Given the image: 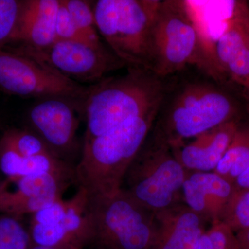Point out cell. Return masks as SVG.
<instances>
[{
	"instance_id": "5bb4252c",
	"label": "cell",
	"mask_w": 249,
	"mask_h": 249,
	"mask_svg": "<svg viewBox=\"0 0 249 249\" xmlns=\"http://www.w3.org/2000/svg\"><path fill=\"white\" fill-rule=\"evenodd\" d=\"M205 222L183 202L155 213L152 249H196Z\"/></svg>"
},
{
	"instance_id": "ba28073f",
	"label": "cell",
	"mask_w": 249,
	"mask_h": 249,
	"mask_svg": "<svg viewBox=\"0 0 249 249\" xmlns=\"http://www.w3.org/2000/svg\"><path fill=\"white\" fill-rule=\"evenodd\" d=\"M33 244L58 249H83L94 240L88 192L78 187L71 199H59L32 214Z\"/></svg>"
},
{
	"instance_id": "3957f363",
	"label": "cell",
	"mask_w": 249,
	"mask_h": 249,
	"mask_svg": "<svg viewBox=\"0 0 249 249\" xmlns=\"http://www.w3.org/2000/svg\"><path fill=\"white\" fill-rule=\"evenodd\" d=\"M165 79L150 70L128 67L124 76L91 85L83 105L84 142L160 109L168 88Z\"/></svg>"
},
{
	"instance_id": "f1b7e54d",
	"label": "cell",
	"mask_w": 249,
	"mask_h": 249,
	"mask_svg": "<svg viewBox=\"0 0 249 249\" xmlns=\"http://www.w3.org/2000/svg\"><path fill=\"white\" fill-rule=\"evenodd\" d=\"M29 249H58L53 248V247H45V246H41L35 245V244L31 243L30 247Z\"/></svg>"
},
{
	"instance_id": "d4e9b609",
	"label": "cell",
	"mask_w": 249,
	"mask_h": 249,
	"mask_svg": "<svg viewBox=\"0 0 249 249\" xmlns=\"http://www.w3.org/2000/svg\"><path fill=\"white\" fill-rule=\"evenodd\" d=\"M206 231L213 249H239L235 232L226 223L219 220L212 223Z\"/></svg>"
},
{
	"instance_id": "8992f818",
	"label": "cell",
	"mask_w": 249,
	"mask_h": 249,
	"mask_svg": "<svg viewBox=\"0 0 249 249\" xmlns=\"http://www.w3.org/2000/svg\"><path fill=\"white\" fill-rule=\"evenodd\" d=\"M187 171L169 147L149 134L127 170L121 190L156 213L183 202Z\"/></svg>"
},
{
	"instance_id": "9a60e30c",
	"label": "cell",
	"mask_w": 249,
	"mask_h": 249,
	"mask_svg": "<svg viewBox=\"0 0 249 249\" xmlns=\"http://www.w3.org/2000/svg\"><path fill=\"white\" fill-rule=\"evenodd\" d=\"M240 126L239 120L229 121L172 151L187 172H214Z\"/></svg>"
},
{
	"instance_id": "7402d4cb",
	"label": "cell",
	"mask_w": 249,
	"mask_h": 249,
	"mask_svg": "<svg viewBox=\"0 0 249 249\" xmlns=\"http://www.w3.org/2000/svg\"><path fill=\"white\" fill-rule=\"evenodd\" d=\"M3 137L22 157H31L53 154L45 142L33 131L10 129L5 132Z\"/></svg>"
},
{
	"instance_id": "52a82bcc",
	"label": "cell",
	"mask_w": 249,
	"mask_h": 249,
	"mask_svg": "<svg viewBox=\"0 0 249 249\" xmlns=\"http://www.w3.org/2000/svg\"><path fill=\"white\" fill-rule=\"evenodd\" d=\"M94 240L101 249H152L154 215L127 193L89 198Z\"/></svg>"
},
{
	"instance_id": "7a4b0ae2",
	"label": "cell",
	"mask_w": 249,
	"mask_h": 249,
	"mask_svg": "<svg viewBox=\"0 0 249 249\" xmlns=\"http://www.w3.org/2000/svg\"><path fill=\"white\" fill-rule=\"evenodd\" d=\"M242 105L215 81L194 80L167 90L150 136L175 149L186 141L231 121L239 120Z\"/></svg>"
},
{
	"instance_id": "cb8c5ba5",
	"label": "cell",
	"mask_w": 249,
	"mask_h": 249,
	"mask_svg": "<svg viewBox=\"0 0 249 249\" xmlns=\"http://www.w3.org/2000/svg\"><path fill=\"white\" fill-rule=\"evenodd\" d=\"M55 34L56 40L78 41L90 45L77 29L62 0H60L57 14Z\"/></svg>"
},
{
	"instance_id": "30bf717a",
	"label": "cell",
	"mask_w": 249,
	"mask_h": 249,
	"mask_svg": "<svg viewBox=\"0 0 249 249\" xmlns=\"http://www.w3.org/2000/svg\"><path fill=\"white\" fill-rule=\"evenodd\" d=\"M13 52L34 59L52 71L78 83L96 84L109 72L125 66L104 47L98 48L78 41L56 40L45 49L22 46Z\"/></svg>"
},
{
	"instance_id": "4316f807",
	"label": "cell",
	"mask_w": 249,
	"mask_h": 249,
	"mask_svg": "<svg viewBox=\"0 0 249 249\" xmlns=\"http://www.w3.org/2000/svg\"><path fill=\"white\" fill-rule=\"evenodd\" d=\"M239 249H249V229L236 232Z\"/></svg>"
},
{
	"instance_id": "484cf974",
	"label": "cell",
	"mask_w": 249,
	"mask_h": 249,
	"mask_svg": "<svg viewBox=\"0 0 249 249\" xmlns=\"http://www.w3.org/2000/svg\"><path fill=\"white\" fill-rule=\"evenodd\" d=\"M233 185L236 190L249 191V166L237 178Z\"/></svg>"
},
{
	"instance_id": "7c38bea8",
	"label": "cell",
	"mask_w": 249,
	"mask_h": 249,
	"mask_svg": "<svg viewBox=\"0 0 249 249\" xmlns=\"http://www.w3.org/2000/svg\"><path fill=\"white\" fill-rule=\"evenodd\" d=\"M73 178L59 175L7 177L0 181V213L16 216L36 213L62 199Z\"/></svg>"
},
{
	"instance_id": "4fadbf2b",
	"label": "cell",
	"mask_w": 249,
	"mask_h": 249,
	"mask_svg": "<svg viewBox=\"0 0 249 249\" xmlns=\"http://www.w3.org/2000/svg\"><path fill=\"white\" fill-rule=\"evenodd\" d=\"M216 55L226 83L238 87L249 97V3L235 1L215 42Z\"/></svg>"
},
{
	"instance_id": "8fae6325",
	"label": "cell",
	"mask_w": 249,
	"mask_h": 249,
	"mask_svg": "<svg viewBox=\"0 0 249 249\" xmlns=\"http://www.w3.org/2000/svg\"><path fill=\"white\" fill-rule=\"evenodd\" d=\"M79 106L63 98L40 100L29 113L33 132L45 142L50 151L58 158L68 161L77 145L76 132L79 125Z\"/></svg>"
},
{
	"instance_id": "f546056e",
	"label": "cell",
	"mask_w": 249,
	"mask_h": 249,
	"mask_svg": "<svg viewBox=\"0 0 249 249\" xmlns=\"http://www.w3.org/2000/svg\"><path fill=\"white\" fill-rule=\"evenodd\" d=\"M245 109L249 116V97L245 98Z\"/></svg>"
},
{
	"instance_id": "ffe728a7",
	"label": "cell",
	"mask_w": 249,
	"mask_h": 249,
	"mask_svg": "<svg viewBox=\"0 0 249 249\" xmlns=\"http://www.w3.org/2000/svg\"><path fill=\"white\" fill-rule=\"evenodd\" d=\"M221 221L235 232L249 229V191L235 189L224 209Z\"/></svg>"
},
{
	"instance_id": "ac0fdd59",
	"label": "cell",
	"mask_w": 249,
	"mask_h": 249,
	"mask_svg": "<svg viewBox=\"0 0 249 249\" xmlns=\"http://www.w3.org/2000/svg\"><path fill=\"white\" fill-rule=\"evenodd\" d=\"M187 177L199 186L212 204L218 219L221 220L235 191L234 185L214 172H187Z\"/></svg>"
},
{
	"instance_id": "83f0119b",
	"label": "cell",
	"mask_w": 249,
	"mask_h": 249,
	"mask_svg": "<svg viewBox=\"0 0 249 249\" xmlns=\"http://www.w3.org/2000/svg\"><path fill=\"white\" fill-rule=\"evenodd\" d=\"M196 249H213L211 240L206 231L201 236L197 245H196Z\"/></svg>"
},
{
	"instance_id": "9c48e42d",
	"label": "cell",
	"mask_w": 249,
	"mask_h": 249,
	"mask_svg": "<svg viewBox=\"0 0 249 249\" xmlns=\"http://www.w3.org/2000/svg\"><path fill=\"white\" fill-rule=\"evenodd\" d=\"M0 88L22 97L63 98L83 111L90 86L60 76L29 57L0 47Z\"/></svg>"
},
{
	"instance_id": "277c9868",
	"label": "cell",
	"mask_w": 249,
	"mask_h": 249,
	"mask_svg": "<svg viewBox=\"0 0 249 249\" xmlns=\"http://www.w3.org/2000/svg\"><path fill=\"white\" fill-rule=\"evenodd\" d=\"M159 109L83 142L76 180L89 198L109 196L121 191L124 175L151 132Z\"/></svg>"
},
{
	"instance_id": "44dd1931",
	"label": "cell",
	"mask_w": 249,
	"mask_h": 249,
	"mask_svg": "<svg viewBox=\"0 0 249 249\" xmlns=\"http://www.w3.org/2000/svg\"><path fill=\"white\" fill-rule=\"evenodd\" d=\"M30 232L16 217L0 216V249H29Z\"/></svg>"
},
{
	"instance_id": "5b68a950",
	"label": "cell",
	"mask_w": 249,
	"mask_h": 249,
	"mask_svg": "<svg viewBox=\"0 0 249 249\" xmlns=\"http://www.w3.org/2000/svg\"><path fill=\"white\" fill-rule=\"evenodd\" d=\"M160 0H98L93 6L98 32L127 67L152 71L153 31Z\"/></svg>"
},
{
	"instance_id": "6da1fadb",
	"label": "cell",
	"mask_w": 249,
	"mask_h": 249,
	"mask_svg": "<svg viewBox=\"0 0 249 249\" xmlns=\"http://www.w3.org/2000/svg\"><path fill=\"white\" fill-rule=\"evenodd\" d=\"M188 65L219 84H227L202 14L189 1L160 0L153 31L152 71L162 78Z\"/></svg>"
},
{
	"instance_id": "603a6c76",
	"label": "cell",
	"mask_w": 249,
	"mask_h": 249,
	"mask_svg": "<svg viewBox=\"0 0 249 249\" xmlns=\"http://www.w3.org/2000/svg\"><path fill=\"white\" fill-rule=\"evenodd\" d=\"M24 1L0 0V47L12 40L22 12Z\"/></svg>"
},
{
	"instance_id": "d6986e66",
	"label": "cell",
	"mask_w": 249,
	"mask_h": 249,
	"mask_svg": "<svg viewBox=\"0 0 249 249\" xmlns=\"http://www.w3.org/2000/svg\"><path fill=\"white\" fill-rule=\"evenodd\" d=\"M81 35L95 47H104L100 40L91 4L84 0H62Z\"/></svg>"
},
{
	"instance_id": "e0dca14e",
	"label": "cell",
	"mask_w": 249,
	"mask_h": 249,
	"mask_svg": "<svg viewBox=\"0 0 249 249\" xmlns=\"http://www.w3.org/2000/svg\"><path fill=\"white\" fill-rule=\"evenodd\" d=\"M249 166V127L240 126L214 173L233 184Z\"/></svg>"
},
{
	"instance_id": "2e32d148",
	"label": "cell",
	"mask_w": 249,
	"mask_h": 249,
	"mask_svg": "<svg viewBox=\"0 0 249 249\" xmlns=\"http://www.w3.org/2000/svg\"><path fill=\"white\" fill-rule=\"evenodd\" d=\"M60 0L24 1L17 29L12 40L24 42L23 47L42 49L56 40L55 24Z\"/></svg>"
}]
</instances>
